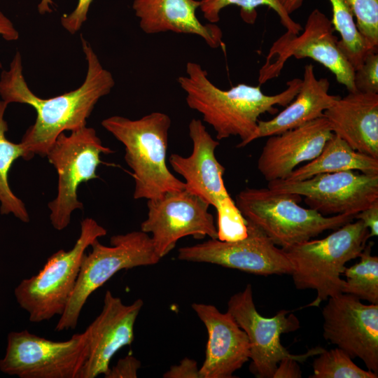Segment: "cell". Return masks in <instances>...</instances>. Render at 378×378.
Listing matches in <instances>:
<instances>
[{"label":"cell","mask_w":378,"mask_h":378,"mask_svg":"<svg viewBox=\"0 0 378 378\" xmlns=\"http://www.w3.org/2000/svg\"><path fill=\"white\" fill-rule=\"evenodd\" d=\"M354 218L360 220L369 230L370 236L378 235V201L355 215Z\"/></svg>","instance_id":"obj_34"},{"label":"cell","mask_w":378,"mask_h":378,"mask_svg":"<svg viewBox=\"0 0 378 378\" xmlns=\"http://www.w3.org/2000/svg\"><path fill=\"white\" fill-rule=\"evenodd\" d=\"M171 124L169 116L159 111L137 120L113 115L102 121V127L125 146V160L133 172L135 200L156 199L186 188L167 165Z\"/></svg>","instance_id":"obj_3"},{"label":"cell","mask_w":378,"mask_h":378,"mask_svg":"<svg viewBox=\"0 0 378 378\" xmlns=\"http://www.w3.org/2000/svg\"><path fill=\"white\" fill-rule=\"evenodd\" d=\"M110 244L103 245L97 239L90 245L91 251L84 254L74 291L55 331L74 329L90 295L118 272L155 265L161 259L151 237L141 230L113 235Z\"/></svg>","instance_id":"obj_7"},{"label":"cell","mask_w":378,"mask_h":378,"mask_svg":"<svg viewBox=\"0 0 378 378\" xmlns=\"http://www.w3.org/2000/svg\"><path fill=\"white\" fill-rule=\"evenodd\" d=\"M247 221V220H246ZM247 236L234 241L210 239L181 247L177 258L236 269L256 275H290L293 265L284 250L258 227L247 221Z\"/></svg>","instance_id":"obj_14"},{"label":"cell","mask_w":378,"mask_h":378,"mask_svg":"<svg viewBox=\"0 0 378 378\" xmlns=\"http://www.w3.org/2000/svg\"><path fill=\"white\" fill-rule=\"evenodd\" d=\"M356 26L370 49L378 47V0H348Z\"/></svg>","instance_id":"obj_29"},{"label":"cell","mask_w":378,"mask_h":378,"mask_svg":"<svg viewBox=\"0 0 378 378\" xmlns=\"http://www.w3.org/2000/svg\"><path fill=\"white\" fill-rule=\"evenodd\" d=\"M93 0H78L76 8L69 14L61 18L62 27L70 34H75L80 30L87 20L90 6Z\"/></svg>","instance_id":"obj_31"},{"label":"cell","mask_w":378,"mask_h":378,"mask_svg":"<svg viewBox=\"0 0 378 378\" xmlns=\"http://www.w3.org/2000/svg\"><path fill=\"white\" fill-rule=\"evenodd\" d=\"M331 4V19L335 31H338L341 40L338 46L354 69L358 68L370 51L359 33L348 0H328ZM290 15L301 7L303 0H279Z\"/></svg>","instance_id":"obj_24"},{"label":"cell","mask_w":378,"mask_h":378,"mask_svg":"<svg viewBox=\"0 0 378 378\" xmlns=\"http://www.w3.org/2000/svg\"><path fill=\"white\" fill-rule=\"evenodd\" d=\"M227 312L247 335L250 344L249 359L252 360L250 369L257 377L272 378L279 362L284 358L302 363L324 350L317 346L303 354H291L281 344L280 337L281 334L300 328L298 318L285 309L270 318L260 315L255 306L251 284L230 297Z\"/></svg>","instance_id":"obj_11"},{"label":"cell","mask_w":378,"mask_h":378,"mask_svg":"<svg viewBox=\"0 0 378 378\" xmlns=\"http://www.w3.org/2000/svg\"><path fill=\"white\" fill-rule=\"evenodd\" d=\"M300 195L269 188H246L234 200L244 218L261 230L277 246L286 249L322 232L336 230L354 216H323L299 205Z\"/></svg>","instance_id":"obj_5"},{"label":"cell","mask_w":378,"mask_h":378,"mask_svg":"<svg viewBox=\"0 0 378 378\" xmlns=\"http://www.w3.org/2000/svg\"><path fill=\"white\" fill-rule=\"evenodd\" d=\"M370 238L360 220L349 222L326 237L307 240L283 249L292 265L290 274L297 289H314L316 298L305 307H319L323 301L342 293L341 278L347 262L358 258Z\"/></svg>","instance_id":"obj_4"},{"label":"cell","mask_w":378,"mask_h":378,"mask_svg":"<svg viewBox=\"0 0 378 378\" xmlns=\"http://www.w3.org/2000/svg\"><path fill=\"white\" fill-rule=\"evenodd\" d=\"M52 0H41L38 5V10L41 14H45L46 13H51V6L53 5Z\"/></svg>","instance_id":"obj_37"},{"label":"cell","mask_w":378,"mask_h":378,"mask_svg":"<svg viewBox=\"0 0 378 378\" xmlns=\"http://www.w3.org/2000/svg\"><path fill=\"white\" fill-rule=\"evenodd\" d=\"M327 300L322 310L324 339L378 374V304H363L346 293Z\"/></svg>","instance_id":"obj_15"},{"label":"cell","mask_w":378,"mask_h":378,"mask_svg":"<svg viewBox=\"0 0 378 378\" xmlns=\"http://www.w3.org/2000/svg\"><path fill=\"white\" fill-rule=\"evenodd\" d=\"M356 91L378 94V52H370L354 73Z\"/></svg>","instance_id":"obj_30"},{"label":"cell","mask_w":378,"mask_h":378,"mask_svg":"<svg viewBox=\"0 0 378 378\" xmlns=\"http://www.w3.org/2000/svg\"><path fill=\"white\" fill-rule=\"evenodd\" d=\"M192 309L204 324L208 341L205 358L200 368L201 378H231L250 358L246 332L228 312L212 304L196 303Z\"/></svg>","instance_id":"obj_19"},{"label":"cell","mask_w":378,"mask_h":378,"mask_svg":"<svg viewBox=\"0 0 378 378\" xmlns=\"http://www.w3.org/2000/svg\"><path fill=\"white\" fill-rule=\"evenodd\" d=\"M323 116L332 132L354 150L378 158V94L349 92Z\"/></svg>","instance_id":"obj_20"},{"label":"cell","mask_w":378,"mask_h":378,"mask_svg":"<svg viewBox=\"0 0 378 378\" xmlns=\"http://www.w3.org/2000/svg\"><path fill=\"white\" fill-rule=\"evenodd\" d=\"M313 362L310 378H377L378 374L365 370L356 365L351 357L336 347L324 349Z\"/></svg>","instance_id":"obj_28"},{"label":"cell","mask_w":378,"mask_h":378,"mask_svg":"<svg viewBox=\"0 0 378 378\" xmlns=\"http://www.w3.org/2000/svg\"><path fill=\"white\" fill-rule=\"evenodd\" d=\"M301 80L298 94L285 109L270 120H258L251 142L279 134L323 117L324 111L340 98L329 93L330 82L326 78H316L312 64L305 65Z\"/></svg>","instance_id":"obj_22"},{"label":"cell","mask_w":378,"mask_h":378,"mask_svg":"<svg viewBox=\"0 0 378 378\" xmlns=\"http://www.w3.org/2000/svg\"><path fill=\"white\" fill-rule=\"evenodd\" d=\"M112 153V149L103 145L95 130L87 125L69 135L63 132L57 137L46 155L57 174V195L48 204L50 220L55 230L65 229L73 211L83 209L78 199V186L97 178L101 154Z\"/></svg>","instance_id":"obj_8"},{"label":"cell","mask_w":378,"mask_h":378,"mask_svg":"<svg viewBox=\"0 0 378 378\" xmlns=\"http://www.w3.org/2000/svg\"><path fill=\"white\" fill-rule=\"evenodd\" d=\"M334 31L331 20L318 8L314 9L301 34L286 31L274 41L259 70V85L277 78L288 59L293 57L314 59L331 71L349 92H356L355 69L339 48Z\"/></svg>","instance_id":"obj_10"},{"label":"cell","mask_w":378,"mask_h":378,"mask_svg":"<svg viewBox=\"0 0 378 378\" xmlns=\"http://www.w3.org/2000/svg\"><path fill=\"white\" fill-rule=\"evenodd\" d=\"M332 134L330 123L323 116L270 136L258 159L257 168L268 182L286 179L300 163L316 158Z\"/></svg>","instance_id":"obj_18"},{"label":"cell","mask_w":378,"mask_h":378,"mask_svg":"<svg viewBox=\"0 0 378 378\" xmlns=\"http://www.w3.org/2000/svg\"><path fill=\"white\" fill-rule=\"evenodd\" d=\"M100 314L85 332L88 342V356L80 378H95L108 372L113 356L134 341V328L144 301L137 299L131 304L106 290Z\"/></svg>","instance_id":"obj_17"},{"label":"cell","mask_w":378,"mask_h":378,"mask_svg":"<svg viewBox=\"0 0 378 378\" xmlns=\"http://www.w3.org/2000/svg\"><path fill=\"white\" fill-rule=\"evenodd\" d=\"M302 372L298 361L291 358L281 359L274 372L272 378H300Z\"/></svg>","instance_id":"obj_35"},{"label":"cell","mask_w":378,"mask_h":378,"mask_svg":"<svg viewBox=\"0 0 378 378\" xmlns=\"http://www.w3.org/2000/svg\"><path fill=\"white\" fill-rule=\"evenodd\" d=\"M88 356L86 332L52 341L27 330L8 334L0 371L20 378H80Z\"/></svg>","instance_id":"obj_9"},{"label":"cell","mask_w":378,"mask_h":378,"mask_svg":"<svg viewBox=\"0 0 378 378\" xmlns=\"http://www.w3.org/2000/svg\"><path fill=\"white\" fill-rule=\"evenodd\" d=\"M185 76L177 78L186 92L189 108L199 112L202 120L216 132L217 140L239 136L237 148L251 142L260 115L277 111L276 105L286 106L298 94L302 80L293 78L286 88L274 95L265 94L260 85L240 83L224 90L208 78L207 71L196 62H188Z\"/></svg>","instance_id":"obj_2"},{"label":"cell","mask_w":378,"mask_h":378,"mask_svg":"<svg viewBox=\"0 0 378 378\" xmlns=\"http://www.w3.org/2000/svg\"><path fill=\"white\" fill-rule=\"evenodd\" d=\"M209 204L186 189L168 192L147 201V218L141 230L151 234L158 255H167L182 237L206 236L217 239L214 216L209 212Z\"/></svg>","instance_id":"obj_13"},{"label":"cell","mask_w":378,"mask_h":378,"mask_svg":"<svg viewBox=\"0 0 378 378\" xmlns=\"http://www.w3.org/2000/svg\"><path fill=\"white\" fill-rule=\"evenodd\" d=\"M197 0H134L132 8L139 27L147 34L163 32L193 34L211 48L223 46V32L216 24H203L196 10Z\"/></svg>","instance_id":"obj_21"},{"label":"cell","mask_w":378,"mask_h":378,"mask_svg":"<svg viewBox=\"0 0 378 378\" xmlns=\"http://www.w3.org/2000/svg\"><path fill=\"white\" fill-rule=\"evenodd\" d=\"M0 35L6 41H13L19 38V32L13 22L0 10ZM2 64L0 62V69Z\"/></svg>","instance_id":"obj_36"},{"label":"cell","mask_w":378,"mask_h":378,"mask_svg":"<svg viewBox=\"0 0 378 378\" xmlns=\"http://www.w3.org/2000/svg\"><path fill=\"white\" fill-rule=\"evenodd\" d=\"M348 170L378 175V158L354 150L333 133L316 158L295 169L286 180L302 181L319 174Z\"/></svg>","instance_id":"obj_23"},{"label":"cell","mask_w":378,"mask_h":378,"mask_svg":"<svg viewBox=\"0 0 378 378\" xmlns=\"http://www.w3.org/2000/svg\"><path fill=\"white\" fill-rule=\"evenodd\" d=\"M106 234V230L94 219L84 218L72 248L54 253L36 274L22 280L15 287L17 302L29 314L31 322L40 323L62 314L74 291L86 249Z\"/></svg>","instance_id":"obj_6"},{"label":"cell","mask_w":378,"mask_h":378,"mask_svg":"<svg viewBox=\"0 0 378 378\" xmlns=\"http://www.w3.org/2000/svg\"><path fill=\"white\" fill-rule=\"evenodd\" d=\"M8 104L0 100V213L13 214L23 223L30 220L24 203L15 195L8 182V174L14 162L23 158L24 150L21 143L10 141L6 136L8 126L4 118Z\"/></svg>","instance_id":"obj_25"},{"label":"cell","mask_w":378,"mask_h":378,"mask_svg":"<svg viewBox=\"0 0 378 378\" xmlns=\"http://www.w3.org/2000/svg\"><path fill=\"white\" fill-rule=\"evenodd\" d=\"M272 190L304 197L305 203L323 216L358 213L378 201V175L348 170L323 173L302 181H269Z\"/></svg>","instance_id":"obj_12"},{"label":"cell","mask_w":378,"mask_h":378,"mask_svg":"<svg viewBox=\"0 0 378 378\" xmlns=\"http://www.w3.org/2000/svg\"><path fill=\"white\" fill-rule=\"evenodd\" d=\"M141 368V362L132 355L120 358L116 365L110 368L105 378H136Z\"/></svg>","instance_id":"obj_32"},{"label":"cell","mask_w":378,"mask_h":378,"mask_svg":"<svg viewBox=\"0 0 378 378\" xmlns=\"http://www.w3.org/2000/svg\"><path fill=\"white\" fill-rule=\"evenodd\" d=\"M188 132L192 153L188 157L173 153L169 158L173 170L184 178L185 189L213 206L216 212L235 206L224 183L225 167L215 155L219 141L199 119L190 120Z\"/></svg>","instance_id":"obj_16"},{"label":"cell","mask_w":378,"mask_h":378,"mask_svg":"<svg viewBox=\"0 0 378 378\" xmlns=\"http://www.w3.org/2000/svg\"><path fill=\"white\" fill-rule=\"evenodd\" d=\"M372 246L373 242H368L358 256L360 260L345 267L342 293L378 304V257L371 254Z\"/></svg>","instance_id":"obj_26"},{"label":"cell","mask_w":378,"mask_h":378,"mask_svg":"<svg viewBox=\"0 0 378 378\" xmlns=\"http://www.w3.org/2000/svg\"><path fill=\"white\" fill-rule=\"evenodd\" d=\"M200 8L204 18L210 23L216 24L220 20V13L231 5L239 6L244 21L253 24L257 17L256 8L267 6L276 12L281 24L287 31L298 34L302 30L300 23L294 21L284 9L279 0H200Z\"/></svg>","instance_id":"obj_27"},{"label":"cell","mask_w":378,"mask_h":378,"mask_svg":"<svg viewBox=\"0 0 378 378\" xmlns=\"http://www.w3.org/2000/svg\"><path fill=\"white\" fill-rule=\"evenodd\" d=\"M80 40L88 68L83 84L74 90L48 99L36 95L23 76L19 52L15 54L8 70L1 73V100L8 104H27L36 113L35 122L27 128L20 142L24 150L22 158L25 160L36 155L46 157L61 133L86 126L98 101L108 94L115 85L113 75L103 67L88 41L82 35Z\"/></svg>","instance_id":"obj_1"},{"label":"cell","mask_w":378,"mask_h":378,"mask_svg":"<svg viewBox=\"0 0 378 378\" xmlns=\"http://www.w3.org/2000/svg\"><path fill=\"white\" fill-rule=\"evenodd\" d=\"M164 378H201L200 368L195 360L184 358L178 365L171 366L164 374Z\"/></svg>","instance_id":"obj_33"}]
</instances>
